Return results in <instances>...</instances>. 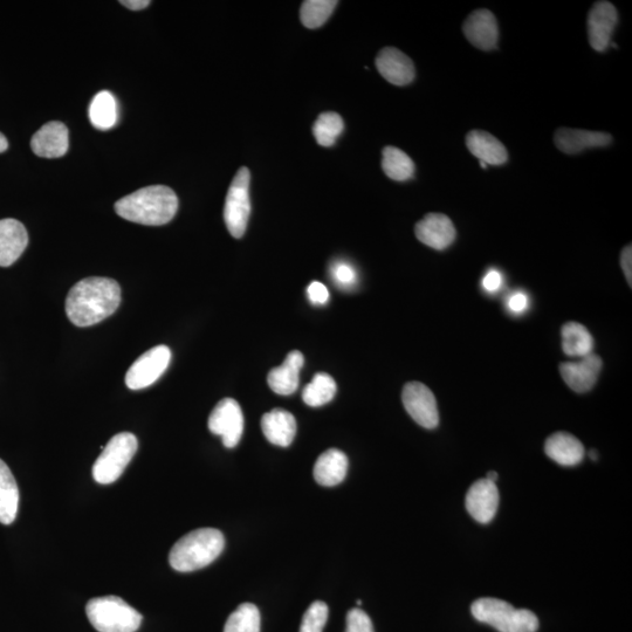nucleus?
I'll return each instance as SVG.
<instances>
[{"label": "nucleus", "instance_id": "nucleus-1", "mask_svg": "<svg viewBox=\"0 0 632 632\" xmlns=\"http://www.w3.org/2000/svg\"><path fill=\"white\" fill-rule=\"evenodd\" d=\"M120 304L118 281L91 277L79 281L68 292L66 314L73 325L91 327L113 315Z\"/></svg>", "mask_w": 632, "mask_h": 632}, {"label": "nucleus", "instance_id": "nucleus-2", "mask_svg": "<svg viewBox=\"0 0 632 632\" xmlns=\"http://www.w3.org/2000/svg\"><path fill=\"white\" fill-rule=\"evenodd\" d=\"M178 210V198L166 185H151L133 192L115 204V211L126 221L161 226L173 221Z\"/></svg>", "mask_w": 632, "mask_h": 632}, {"label": "nucleus", "instance_id": "nucleus-3", "mask_svg": "<svg viewBox=\"0 0 632 632\" xmlns=\"http://www.w3.org/2000/svg\"><path fill=\"white\" fill-rule=\"evenodd\" d=\"M225 547V538L215 528L192 531L176 542L169 555L170 566L177 572L190 573L211 565Z\"/></svg>", "mask_w": 632, "mask_h": 632}, {"label": "nucleus", "instance_id": "nucleus-4", "mask_svg": "<svg viewBox=\"0 0 632 632\" xmlns=\"http://www.w3.org/2000/svg\"><path fill=\"white\" fill-rule=\"evenodd\" d=\"M471 613L478 622L491 625L499 632H537V615L527 609H515L510 603L483 597L472 604Z\"/></svg>", "mask_w": 632, "mask_h": 632}, {"label": "nucleus", "instance_id": "nucleus-5", "mask_svg": "<svg viewBox=\"0 0 632 632\" xmlns=\"http://www.w3.org/2000/svg\"><path fill=\"white\" fill-rule=\"evenodd\" d=\"M89 622L99 632H136L142 615L118 596L95 597L86 607Z\"/></svg>", "mask_w": 632, "mask_h": 632}, {"label": "nucleus", "instance_id": "nucleus-6", "mask_svg": "<svg viewBox=\"0 0 632 632\" xmlns=\"http://www.w3.org/2000/svg\"><path fill=\"white\" fill-rule=\"evenodd\" d=\"M137 448V438L130 432H121L114 436L93 466L95 482L102 485L116 482L134 458Z\"/></svg>", "mask_w": 632, "mask_h": 632}, {"label": "nucleus", "instance_id": "nucleus-7", "mask_svg": "<svg viewBox=\"0 0 632 632\" xmlns=\"http://www.w3.org/2000/svg\"><path fill=\"white\" fill-rule=\"evenodd\" d=\"M250 170L243 167L238 170L230 185L224 206V221L230 235L239 239L245 235L251 214Z\"/></svg>", "mask_w": 632, "mask_h": 632}, {"label": "nucleus", "instance_id": "nucleus-8", "mask_svg": "<svg viewBox=\"0 0 632 632\" xmlns=\"http://www.w3.org/2000/svg\"><path fill=\"white\" fill-rule=\"evenodd\" d=\"M171 361V350L157 346L139 357L126 375V386L130 390H141L154 384L166 372Z\"/></svg>", "mask_w": 632, "mask_h": 632}, {"label": "nucleus", "instance_id": "nucleus-9", "mask_svg": "<svg viewBox=\"0 0 632 632\" xmlns=\"http://www.w3.org/2000/svg\"><path fill=\"white\" fill-rule=\"evenodd\" d=\"M209 430L222 437L225 448H236L244 432V415L239 403L233 398L219 402L209 417Z\"/></svg>", "mask_w": 632, "mask_h": 632}, {"label": "nucleus", "instance_id": "nucleus-10", "mask_svg": "<svg viewBox=\"0 0 632 632\" xmlns=\"http://www.w3.org/2000/svg\"><path fill=\"white\" fill-rule=\"evenodd\" d=\"M405 410L412 419L425 429H435L439 424L437 401L434 393L421 382L405 384L402 393Z\"/></svg>", "mask_w": 632, "mask_h": 632}, {"label": "nucleus", "instance_id": "nucleus-11", "mask_svg": "<svg viewBox=\"0 0 632 632\" xmlns=\"http://www.w3.org/2000/svg\"><path fill=\"white\" fill-rule=\"evenodd\" d=\"M466 510L480 524H489L496 517L499 507V491L496 484L480 479L467 491Z\"/></svg>", "mask_w": 632, "mask_h": 632}, {"label": "nucleus", "instance_id": "nucleus-12", "mask_svg": "<svg viewBox=\"0 0 632 632\" xmlns=\"http://www.w3.org/2000/svg\"><path fill=\"white\" fill-rule=\"evenodd\" d=\"M615 6L609 2H597L588 15V38L595 51L604 52L611 44L617 25Z\"/></svg>", "mask_w": 632, "mask_h": 632}, {"label": "nucleus", "instance_id": "nucleus-13", "mask_svg": "<svg viewBox=\"0 0 632 632\" xmlns=\"http://www.w3.org/2000/svg\"><path fill=\"white\" fill-rule=\"evenodd\" d=\"M602 369L600 356L592 353L579 362H565L560 364V374L567 386L575 393L583 394L592 390L599 380Z\"/></svg>", "mask_w": 632, "mask_h": 632}, {"label": "nucleus", "instance_id": "nucleus-14", "mask_svg": "<svg viewBox=\"0 0 632 632\" xmlns=\"http://www.w3.org/2000/svg\"><path fill=\"white\" fill-rule=\"evenodd\" d=\"M419 242L431 249L443 251L456 240L457 232L451 219L443 214H429L416 224Z\"/></svg>", "mask_w": 632, "mask_h": 632}, {"label": "nucleus", "instance_id": "nucleus-15", "mask_svg": "<svg viewBox=\"0 0 632 632\" xmlns=\"http://www.w3.org/2000/svg\"><path fill=\"white\" fill-rule=\"evenodd\" d=\"M463 31L467 40L482 51L497 47L499 29L496 17L489 10H477L465 20Z\"/></svg>", "mask_w": 632, "mask_h": 632}, {"label": "nucleus", "instance_id": "nucleus-16", "mask_svg": "<svg viewBox=\"0 0 632 632\" xmlns=\"http://www.w3.org/2000/svg\"><path fill=\"white\" fill-rule=\"evenodd\" d=\"M70 147V133L64 123L53 121L41 127L31 140L34 154L44 158L64 156Z\"/></svg>", "mask_w": 632, "mask_h": 632}, {"label": "nucleus", "instance_id": "nucleus-17", "mask_svg": "<svg viewBox=\"0 0 632 632\" xmlns=\"http://www.w3.org/2000/svg\"><path fill=\"white\" fill-rule=\"evenodd\" d=\"M377 71L390 84L405 86L415 79V66L412 60L394 47H386L376 58Z\"/></svg>", "mask_w": 632, "mask_h": 632}, {"label": "nucleus", "instance_id": "nucleus-18", "mask_svg": "<svg viewBox=\"0 0 632 632\" xmlns=\"http://www.w3.org/2000/svg\"><path fill=\"white\" fill-rule=\"evenodd\" d=\"M554 142L562 153L575 155L587 149L608 147L613 142V137L607 133L560 128L556 130Z\"/></svg>", "mask_w": 632, "mask_h": 632}, {"label": "nucleus", "instance_id": "nucleus-19", "mask_svg": "<svg viewBox=\"0 0 632 632\" xmlns=\"http://www.w3.org/2000/svg\"><path fill=\"white\" fill-rule=\"evenodd\" d=\"M29 244L25 226L17 219H0V267H9L24 253Z\"/></svg>", "mask_w": 632, "mask_h": 632}, {"label": "nucleus", "instance_id": "nucleus-20", "mask_svg": "<svg viewBox=\"0 0 632 632\" xmlns=\"http://www.w3.org/2000/svg\"><path fill=\"white\" fill-rule=\"evenodd\" d=\"M304 363V355L299 350H293L280 367L272 369L267 376V382L274 393L281 396L294 394L299 387L300 372Z\"/></svg>", "mask_w": 632, "mask_h": 632}, {"label": "nucleus", "instance_id": "nucleus-21", "mask_svg": "<svg viewBox=\"0 0 632 632\" xmlns=\"http://www.w3.org/2000/svg\"><path fill=\"white\" fill-rule=\"evenodd\" d=\"M261 430L270 443L287 448L297 435V421L291 412L274 409L261 418Z\"/></svg>", "mask_w": 632, "mask_h": 632}, {"label": "nucleus", "instance_id": "nucleus-22", "mask_svg": "<svg viewBox=\"0 0 632 632\" xmlns=\"http://www.w3.org/2000/svg\"><path fill=\"white\" fill-rule=\"evenodd\" d=\"M466 147L480 162L490 166H503L508 160L504 144L483 130H472L467 134Z\"/></svg>", "mask_w": 632, "mask_h": 632}, {"label": "nucleus", "instance_id": "nucleus-23", "mask_svg": "<svg viewBox=\"0 0 632 632\" xmlns=\"http://www.w3.org/2000/svg\"><path fill=\"white\" fill-rule=\"evenodd\" d=\"M546 455L562 466L579 465L585 458V446L567 432H556L545 444Z\"/></svg>", "mask_w": 632, "mask_h": 632}, {"label": "nucleus", "instance_id": "nucleus-24", "mask_svg": "<svg viewBox=\"0 0 632 632\" xmlns=\"http://www.w3.org/2000/svg\"><path fill=\"white\" fill-rule=\"evenodd\" d=\"M348 465L347 456L338 449L322 453L314 465L315 482L327 487L341 484L347 476Z\"/></svg>", "mask_w": 632, "mask_h": 632}, {"label": "nucleus", "instance_id": "nucleus-25", "mask_svg": "<svg viewBox=\"0 0 632 632\" xmlns=\"http://www.w3.org/2000/svg\"><path fill=\"white\" fill-rule=\"evenodd\" d=\"M19 489L9 466L0 459V522L11 525L17 518Z\"/></svg>", "mask_w": 632, "mask_h": 632}, {"label": "nucleus", "instance_id": "nucleus-26", "mask_svg": "<svg viewBox=\"0 0 632 632\" xmlns=\"http://www.w3.org/2000/svg\"><path fill=\"white\" fill-rule=\"evenodd\" d=\"M562 349L568 356L585 357L593 353L594 339L588 329L577 322H567L561 329Z\"/></svg>", "mask_w": 632, "mask_h": 632}, {"label": "nucleus", "instance_id": "nucleus-27", "mask_svg": "<svg viewBox=\"0 0 632 632\" xmlns=\"http://www.w3.org/2000/svg\"><path fill=\"white\" fill-rule=\"evenodd\" d=\"M89 120L99 130L112 129L118 123V103L111 92L102 91L94 96L89 106Z\"/></svg>", "mask_w": 632, "mask_h": 632}, {"label": "nucleus", "instance_id": "nucleus-28", "mask_svg": "<svg viewBox=\"0 0 632 632\" xmlns=\"http://www.w3.org/2000/svg\"><path fill=\"white\" fill-rule=\"evenodd\" d=\"M382 169L391 180L404 182L415 174V163L401 149L386 147L383 149Z\"/></svg>", "mask_w": 632, "mask_h": 632}, {"label": "nucleus", "instance_id": "nucleus-29", "mask_svg": "<svg viewBox=\"0 0 632 632\" xmlns=\"http://www.w3.org/2000/svg\"><path fill=\"white\" fill-rule=\"evenodd\" d=\"M336 383L331 375L319 373L302 391V400L312 408H320L333 400L336 395Z\"/></svg>", "mask_w": 632, "mask_h": 632}, {"label": "nucleus", "instance_id": "nucleus-30", "mask_svg": "<svg viewBox=\"0 0 632 632\" xmlns=\"http://www.w3.org/2000/svg\"><path fill=\"white\" fill-rule=\"evenodd\" d=\"M345 122L338 113L327 112L316 119L313 134L321 147H332L343 133Z\"/></svg>", "mask_w": 632, "mask_h": 632}, {"label": "nucleus", "instance_id": "nucleus-31", "mask_svg": "<svg viewBox=\"0 0 632 632\" xmlns=\"http://www.w3.org/2000/svg\"><path fill=\"white\" fill-rule=\"evenodd\" d=\"M259 609L252 603L240 604L226 621L224 632H260Z\"/></svg>", "mask_w": 632, "mask_h": 632}, {"label": "nucleus", "instance_id": "nucleus-32", "mask_svg": "<svg viewBox=\"0 0 632 632\" xmlns=\"http://www.w3.org/2000/svg\"><path fill=\"white\" fill-rule=\"evenodd\" d=\"M338 5L334 0H308L302 3L300 19L307 29H318L324 25Z\"/></svg>", "mask_w": 632, "mask_h": 632}, {"label": "nucleus", "instance_id": "nucleus-33", "mask_svg": "<svg viewBox=\"0 0 632 632\" xmlns=\"http://www.w3.org/2000/svg\"><path fill=\"white\" fill-rule=\"evenodd\" d=\"M328 606L325 602L311 604L302 618L300 632H322L328 621Z\"/></svg>", "mask_w": 632, "mask_h": 632}, {"label": "nucleus", "instance_id": "nucleus-34", "mask_svg": "<svg viewBox=\"0 0 632 632\" xmlns=\"http://www.w3.org/2000/svg\"><path fill=\"white\" fill-rule=\"evenodd\" d=\"M332 278L334 283L343 288V290H350L357 283L356 270L346 261H336L332 266Z\"/></svg>", "mask_w": 632, "mask_h": 632}, {"label": "nucleus", "instance_id": "nucleus-35", "mask_svg": "<svg viewBox=\"0 0 632 632\" xmlns=\"http://www.w3.org/2000/svg\"><path fill=\"white\" fill-rule=\"evenodd\" d=\"M346 632H375L372 620L362 609L354 608L347 614Z\"/></svg>", "mask_w": 632, "mask_h": 632}, {"label": "nucleus", "instance_id": "nucleus-36", "mask_svg": "<svg viewBox=\"0 0 632 632\" xmlns=\"http://www.w3.org/2000/svg\"><path fill=\"white\" fill-rule=\"evenodd\" d=\"M508 311L515 315L524 314L527 308L530 307V298L525 292L517 291L508 297L506 301Z\"/></svg>", "mask_w": 632, "mask_h": 632}, {"label": "nucleus", "instance_id": "nucleus-37", "mask_svg": "<svg viewBox=\"0 0 632 632\" xmlns=\"http://www.w3.org/2000/svg\"><path fill=\"white\" fill-rule=\"evenodd\" d=\"M308 299L314 305H326L329 300V292L324 284L313 281L307 288Z\"/></svg>", "mask_w": 632, "mask_h": 632}, {"label": "nucleus", "instance_id": "nucleus-38", "mask_svg": "<svg viewBox=\"0 0 632 632\" xmlns=\"http://www.w3.org/2000/svg\"><path fill=\"white\" fill-rule=\"evenodd\" d=\"M504 279L503 274L498 270H490L485 274L483 279V288L487 293L496 294L503 287Z\"/></svg>", "mask_w": 632, "mask_h": 632}, {"label": "nucleus", "instance_id": "nucleus-39", "mask_svg": "<svg viewBox=\"0 0 632 632\" xmlns=\"http://www.w3.org/2000/svg\"><path fill=\"white\" fill-rule=\"evenodd\" d=\"M631 263H632V250H631V245H629V246H625L624 250L622 251L621 265L623 267L625 278H627V281L630 286L632 285Z\"/></svg>", "mask_w": 632, "mask_h": 632}, {"label": "nucleus", "instance_id": "nucleus-40", "mask_svg": "<svg viewBox=\"0 0 632 632\" xmlns=\"http://www.w3.org/2000/svg\"><path fill=\"white\" fill-rule=\"evenodd\" d=\"M120 4L126 6V8L129 10L140 11L148 8L150 2L149 0H122Z\"/></svg>", "mask_w": 632, "mask_h": 632}, {"label": "nucleus", "instance_id": "nucleus-41", "mask_svg": "<svg viewBox=\"0 0 632 632\" xmlns=\"http://www.w3.org/2000/svg\"><path fill=\"white\" fill-rule=\"evenodd\" d=\"M9 142L6 140V137L0 133V154L4 153V151L8 150Z\"/></svg>", "mask_w": 632, "mask_h": 632}, {"label": "nucleus", "instance_id": "nucleus-42", "mask_svg": "<svg viewBox=\"0 0 632 632\" xmlns=\"http://www.w3.org/2000/svg\"><path fill=\"white\" fill-rule=\"evenodd\" d=\"M498 477L499 476H498L497 472L491 471V472L487 473V476H486L485 479L489 480V482H491V483L496 484L497 480H498Z\"/></svg>", "mask_w": 632, "mask_h": 632}, {"label": "nucleus", "instance_id": "nucleus-43", "mask_svg": "<svg viewBox=\"0 0 632 632\" xmlns=\"http://www.w3.org/2000/svg\"><path fill=\"white\" fill-rule=\"evenodd\" d=\"M590 458L597 460V452L595 450L590 451Z\"/></svg>", "mask_w": 632, "mask_h": 632}]
</instances>
